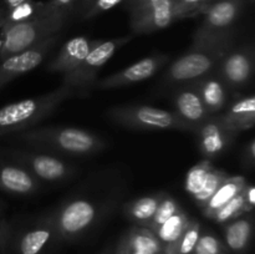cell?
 <instances>
[{
  "label": "cell",
  "mask_w": 255,
  "mask_h": 254,
  "mask_svg": "<svg viewBox=\"0 0 255 254\" xmlns=\"http://www.w3.org/2000/svg\"><path fill=\"white\" fill-rule=\"evenodd\" d=\"M227 177H228L227 173H224L221 169H216L213 167V168L211 169V172H209L208 177H207L206 182H204L203 187H202V189L199 191V193L193 197L194 201H196L199 206L203 207L204 204L208 202V199L213 196L214 192L218 189V187L223 183V181Z\"/></svg>",
  "instance_id": "31"
},
{
  "label": "cell",
  "mask_w": 255,
  "mask_h": 254,
  "mask_svg": "<svg viewBox=\"0 0 255 254\" xmlns=\"http://www.w3.org/2000/svg\"><path fill=\"white\" fill-rule=\"evenodd\" d=\"M74 1L75 0H50V2L54 4L55 6L61 7V9H65V10H67V7H69Z\"/></svg>",
  "instance_id": "39"
},
{
  "label": "cell",
  "mask_w": 255,
  "mask_h": 254,
  "mask_svg": "<svg viewBox=\"0 0 255 254\" xmlns=\"http://www.w3.org/2000/svg\"><path fill=\"white\" fill-rule=\"evenodd\" d=\"M162 197H163V193H156L134 199L125 207V214L127 218L136 222L139 226L147 227V224L153 217Z\"/></svg>",
  "instance_id": "23"
},
{
  "label": "cell",
  "mask_w": 255,
  "mask_h": 254,
  "mask_svg": "<svg viewBox=\"0 0 255 254\" xmlns=\"http://www.w3.org/2000/svg\"><path fill=\"white\" fill-rule=\"evenodd\" d=\"M44 6L45 2H35L31 1V0L22 2L17 6L9 9L6 17L4 19V24H15V22L26 21V20L31 19L35 15L39 14Z\"/></svg>",
  "instance_id": "29"
},
{
  "label": "cell",
  "mask_w": 255,
  "mask_h": 254,
  "mask_svg": "<svg viewBox=\"0 0 255 254\" xmlns=\"http://www.w3.org/2000/svg\"><path fill=\"white\" fill-rule=\"evenodd\" d=\"M59 40V35L49 37L40 44L21 52L0 60V89L16 77L39 66Z\"/></svg>",
  "instance_id": "9"
},
{
  "label": "cell",
  "mask_w": 255,
  "mask_h": 254,
  "mask_svg": "<svg viewBox=\"0 0 255 254\" xmlns=\"http://www.w3.org/2000/svg\"><path fill=\"white\" fill-rule=\"evenodd\" d=\"M201 136V151L206 157H216L224 151L236 133L227 127L222 116L209 117L198 129Z\"/></svg>",
  "instance_id": "15"
},
{
  "label": "cell",
  "mask_w": 255,
  "mask_h": 254,
  "mask_svg": "<svg viewBox=\"0 0 255 254\" xmlns=\"http://www.w3.org/2000/svg\"><path fill=\"white\" fill-rule=\"evenodd\" d=\"M167 60H168L167 55H152V56L144 57L127 69L104 77L95 84V87L101 90H110L144 81L153 76L166 64Z\"/></svg>",
  "instance_id": "12"
},
{
  "label": "cell",
  "mask_w": 255,
  "mask_h": 254,
  "mask_svg": "<svg viewBox=\"0 0 255 254\" xmlns=\"http://www.w3.org/2000/svg\"><path fill=\"white\" fill-rule=\"evenodd\" d=\"M115 254H129V247H128V242H127L126 236L122 237L121 241L119 242Z\"/></svg>",
  "instance_id": "38"
},
{
  "label": "cell",
  "mask_w": 255,
  "mask_h": 254,
  "mask_svg": "<svg viewBox=\"0 0 255 254\" xmlns=\"http://www.w3.org/2000/svg\"><path fill=\"white\" fill-rule=\"evenodd\" d=\"M173 102L174 114L191 127L192 132H198L202 125L211 117L193 82L181 87L174 95Z\"/></svg>",
  "instance_id": "13"
},
{
  "label": "cell",
  "mask_w": 255,
  "mask_h": 254,
  "mask_svg": "<svg viewBox=\"0 0 255 254\" xmlns=\"http://www.w3.org/2000/svg\"><path fill=\"white\" fill-rule=\"evenodd\" d=\"M249 1H251V2H253V1H254V0H249Z\"/></svg>",
  "instance_id": "46"
},
{
  "label": "cell",
  "mask_w": 255,
  "mask_h": 254,
  "mask_svg": "<svg viewBox=\"0 0 255 254\" xmlns=\"http://www.w3.org/2000/svg\"><path fill=\"white\" fill-rule=\"evenodd\" d=\"M178 211L179 206L178 203H177L176 199L163 194L158 207H157L156 212H154L153 217H152V219L149 221V223L147 224V228H149L152 232H154L159 226H162L167 219L171 218V217L173 216V214H176Z\"/></svg>",
  "instance_id": "30"
},
{
  "label": "cell",
  "mask_w": 255,
  "mask_h": 254,
  "mask_svg": "<svg viewBox=\"0 0 255 254\" xmlns=\"http://www.w3.org/2000/svg\"><path fill=\"white\" fill-rule=\"evenodd\" d=\"M0 22H2V20H1V21H0Z\"/></svg>",
  "instance_id": "47"
},
{
  "label": "cell",
  "mask_w": 255,
  "mask_h": 254,
  "mask_svg": "<svg viewBox=\"0 0 255 254\" xmlns=\"http://www.w3.org/2000/svg\"><path fill=\"white\" fill-rule=\"evenodd\" d=\"M67 10L45 2L41 11L26 21L2 24L0 60L30 49L49 37L56 36L64 27Z\"/></svg>",
  "instance_id": "1"
},
{
  "label": "cell",
  "mask_w": 255,
  "mask_h": 254,
  "mask_svg": "<svg viewBox=\"0 0 255 254\" xmlns=\"http://www.w3.org/2000/svg\"><path fill=\"white\" fill-rule=\"evenodd\" d=\"M243 191H242L238 196L234 197L233 199H231L228 203L224 204L222 208H219L218 211L212 216L211 219L216 221L217 223L223 224L227 223V222H231L233 221V219L238 218V217H241L242 214H244L246 212L252 211L251 207L247 203Z\"/></svg>",
  "instance_id": "27"
},
{
  "label": "cell",
  "mask_w": 255,
  "mask_h": 254,
  "mask_svg": "<svg viewBox=\"0 0 255 254\" xmlns=\"http://www.w3.org/2000/svg\"><path fill=\"white\" fill-rule=\"evenodd\" d=\"M219 77L229 87H243L254 74V52L251 46L229 50L218 65Z\"/></svg>",
  "instance_id": "10"
},
{
  "label": "cell",
  "mask_w": 255,
  "mask_h": 254,
  "mask_svg": "<svg viewBox=\"0 0 255 254\" xmlns=\"http://www.w3.org/2000/svg\"><path fill=\"white\" fill-rule=\"evenodd\" d=\"M212 168H213V166L211 164V162L203 161L201 163L193 166L187 172L186 181H184V188H186V191L192 197L199 193V191L203 187L204 182H206L207 177H208Z\"/></svg>",
  "instance_id": "28"
},
{
  "label": "cell",
  "mask_w": 255,
  "mask_h": 254,
  "mask_svg": "<svg viewBox=\"0 0 255 254\" xmlns=\"http://www.w3.org/2000/svg\"><path fill=\"white\" fill-rule=\"evenodd\" d=\"M92 1H94V0H82V6H84L85 9H86V7L89 6V5L91 4Z\"/></svg>",
  "instance_id": "41"
},
{
  "label": "cell",
  "mask_w": 255,
  "mask_h": 254,
  "mask_svg": "<svg viewBox=\"0 0 255 254\" xmlns=\"http://www.w3.org/2000/svg\"><path fill=\"white\" fill-rule=\"evenodd\" d=\"M247 181L243 176H232L227 177L223 181V183L218 187L213 196L208 199L206 204L203 206V213L204 216L212 218L214 213L218 211L219 208L228 203L231 199L238 196L242 191L247 187Z\"/></svg>",
  "instance_id": "22"
},
{
  "label": "cell",
  "mask_w": 255,
  "mask_h": 254,
  "mask_svg": "<svg viewBox=\"0 0 255 254\" xmlns=\"http://www.w3.org/2000/svg\"><path fill=\"white\" fill-rule=\"evenodd\" d=\"M124 0H94L84 11V19H92L105 11H109L112 7L120 5Z\"/></svg>",
  "instance_id": "34"
},
{
  "label": "cell",
  "mask_w": 255,
  "mask_h": 254,
  "mask_svg": "<svg viewBox=\"0 0 255 254\" xmlns=\"http://www.w3.org/2000/svg\"><path fill=\"white\" fill-rule=\"evenodd\" d=\"M10 236H11V227L5 219L0 217V254L2 253V251L6 247Z\"/></svg>",
  "instance_id": "35"
},
{
  "label": "cell",
  "mask_w": 255,
  "mask_h": 254,
  "mask_svg": "<svg viewBox=\"0 0 255 254\" xmlns=\"http://www.w3.org/2000/svg\"><path fill=\"white\" fill-rule=\"evenodd\" d=\"M244 197H246V201L248 203V206L251 207V209H253L255 206V188L253 184H247V187L244 188Z\"/></svg>",
  "instance_id": "37"
},
{
  "label": "cell",
  "mask_w": 255,
  "mask_h": 254,
  "mask_svg": "<svg viewBox=\"0 0 255 254\" xmlns=\"http://www.w3.org/2000/svg\"><path fill=\"white\" fill-rule=\"evenodd\" d=\"M129 254H144V253H142V252H137V251H131V249H129Z\"/></svg>",
  "instance_id": "42"
},
{
  "label": "cell",
  "mask_w": 255,
  "mask_h": 254,
  "mask_svg": "<svg viewBox=\"0 0 255 254\" xmlns=\"http://www.w3.org/2000/svg\"><path fill=\"white\" fill-rule=\"evenodd\" d=\"M55 237H57L56 232L49 218L20 234L15 244V254H44Z\"/></svg>",
  "instance_id": "17"
},
{
  "label": "cell",
  "mask_w": 255,
  "mask_h": 254,
  "mask_svg": "<svg viewBox=\"0 0 255 254\" xmlns=\"http://www.w3.org/2000/svg\"><path fill=\"white\" fill-rule=\"evenodd\" d=\"M222 119L227 127L236 134L244 129L252 128L255 124V97L249 95L237 100Z\"/></svg>",
  "instance_id": "19"
},
{
  "label": "cell",
  "mask_w": 255,
  "mask_h": 254,
  "mask_svg": "<svg viewBox=\"0 0 255 254\" xmlns=\"http://www.w3.org/2000/svg\"><path fill=\"white\" fill-rule=\"evenodd\" d=\"M157 254H164V253H163V252H159V253H157Z\"/></svg>",
  "instance_id": "45"
},
{
  "label": "cell",
  "mask_w": 255,
  "mask_h": 254,
  "mask_svg": "<svg viewBox=\"0 0 255 254\" xmlns=\"http://www.w3.org/2000/svg\"><path fill=\"white\" fill-rule=\"evenodd\" d=\"M191 254H229V249L211 233L201 234Z\"/></svg>",
  "instance_id": "32"
},
{
  "label": "cell",
  "mask_w": 255,
  "mask_h": 254,
  "mask_svg": "<svg viewBox=\"0 0 255 254\" xmlns=\"http://www.w3.org/2000/svg\"><path fill=\"white\" fill-rule=\"evenodd\" d=\"M107 119L126 128L139 131H191L174 112L157 109L153 106L134 105V106H114L106 112Z\"/></svg>",
  "instance_id": "5"
},
{
  "label": "cell",
  "mask_w": 255,
  "mask_h": 254,
  "mask_svg": "<svg viewBox=\"0 0 255 254\" xmlns=\"http://www.w3.org/2000/svg\"><path fill=\"white\" fill-rule=\"evenodd\" d=\"M39 187V179L24 167L0 163V191L25 196L35 193Z\"/></svg>",
  "instance_id": "16"
},
{
  "label": "cell",
  "mask_w": 255,
  "mask_h": 254,
  "mask_svg": "<svg viewBox=\"0 0 255 254\" xmlns=\"http://www.w3.org/2000/svg\"><path fill=\"white\" fill-rule=\"evenodd\" d=\"M127 1H128V5H131V4H134V2L139 1V0H127Z\"/></svg>",
  "instance_id": "43"
},
{
  "label": "cell",
  "mask_w": 255,
  "mask_h": 254,
  "mask_svg": "<svg viewBox=\"0 0 255 254\" xmlns=\"http://www.w3.org/2000/svg\"><path fill=\"white\" fill-rule=\"evenodd\" d=\"M76 92L66 85L31 99L5 105L0 109V134L20 132L31 128L52 114L65 100Z\"/></svg>",
  "instance_id": "3"
},
{
  "label": "cell",
  "mask_w": 255,
  "mask_h": 254,
  "mask_svg": "<svg viewBox=\"0 0 255 254\" xmlns=\"http://www.w3.org/2000/svg\"><path fill=\"white\" fill-rule=\"evenodd\" d=\"M129 40L131 36H124L101 41L87 54V56L82 60L76 69L69 74L62 75V85H66L75 92L79 90L86 91L91 89L96 84L97 72L116 54L117 50L121 49Z\"/></svg>",
  "instance_id": "7"
},
{
  "label": "cell",
  "mask_w": 255,
  "mask_h": 254,
  "mask_svg": "<svg viewBox=\"0 0 255 254\" xmlns=\"http://www.w3.org/2000/svg\"><path fill=\"white\" fill-rule=\"evenodd\" d=\"M189 222L191 221H189V218L187 217V214L179 209L176 214H173L171 218L167 219L162 226H159L158 228L153 232V233L156 234L157 238H158V241L161 242L162 251L178 241L179 237H181L182 234H183V232L186 231Z\"/></svg>",
  "instance_id": "24"
},
{
  "label": "cell",
  "mask_w": 255,
  "mask_h": 254,
  "mask_svg": "<svg viewBox=\"0 0 255 254\" xmlns=\"http://www.w3.org/2000/svg\"><path fill=\"white\" fill-rule=\"evenodd\" d=\"M211 0H174V4L178 7L182 16H193L202 14L203 10L209 5Z\"/></svg>",
  "instance_id": "33"
},
{
  "label": "cell",
  "mask_w": 255,
  "mask_h": 254,
  "mask_svg": "<svg viewBox=\"0 0 255 254\" xmlns=\"http://www.w3.org/2000/svg\"><path fill=\"white\" fill-rule=\"evenodd\" d=\"M196 86L209 115L216 114L223 109L228 99V94L227 85L222 81L221 77L214 76L213 74L207 75L196 82Z\"/></svg>",
  "instance_id": "20"
},
{
  "label": "cell",
  "mask_w": 255,
  "mask_h": 254,
  "mask_svg": "<svg viewBox=\"0 0 255 254\" xmlns=\"http://www.w3.org/2000/svg\"><path fill=\"white\" fill-rule=\"evenodd\" d=\"M199 236H201V224L198 222L191 221L178 241L164 248L162 252L164 254H191Z\"/></svg>",
  "instance_id": "26"
},
{
  "label": "cell",
  "mask_w": 255,
  "mask_h": 254,
  "mask_svg": "<svg viewBox=\"0 0 255 254\" xmlns=\"http://www.w3.org/2000/svg\"><path fill=\"white\" fill-rule=\"evenodd\" d=\"M14 158L35 178L47 182L64 181L74 172V168L69 163L50 154L16 152Z\"/></svg>",
  "instance_id": "11"
},
{
  "label": "cell",
  "mask_w": 255,
  "mask_h": 254,
  "mask_svg": "<svg viewBox=\"0 0 255 254\" xmlns=\"http://www.w3.org/2000/svg\"><path fill=\"white\" fill-rule=\"evenodd\" d=\"M252 236H253V221L251 217L233 219L224 229L227 248L236 254H244L248 251Z\"/></svg>",
  "instance_id": "21"
},
{
  "label": "cell",
  "mask_w": 255,
  "mask_h": 254,
  "mask_svg": "<svg viewBox=\"0 0 255 254\" xmlns=\"http://www.w3.org/2000/svg\"><path fill=\"white\" fill-rule=\"evenodd\" d=\"M254 158H255V142L254 139H252V141L249 142L248 146L246 147V151H244V159H246V163H248L249 166H253Z\"/></svg>",
  "instance_id": "36"
},
{
  "label": "cell",
  "mask_w": 255,
  "mask_h": 254,
  "mask_svg": "<svg viewBox=\"0 0 255 254\" xmlns=\"http://www.w3.org/2000/svg\"><path fill=\"white\" fill-rule=\"evenodd\" d=\"M101 40H91L87 36H75L65 42L60 49L59 54L49 64L47 70L51 72H60L65 75L76 69L82 60L87 56Z\"/></svg>",
  "instance_id": "14"
},
{
  "label": "cell",
  "mask_w": 255,
  "mask_h": 254,
  "mask_svg": "<svg viewBox=\"0 0 255 254\" xmlns=\"http://www.w3.org/2000/svg\"><path fill=\"white\" fill-rule=\"evenodd\" d=\"M126 238L131 251L142 252L144 254H157L162 252L161 242L147 227H134L126 234Z\"/></svg>",
  "instance_id": "25"
},
{
  "label": "cell",
  "mask_w": 255,
  "mask_h": 254,
  "mask_svg": "<svg viewBox=\"0 0 255 254\" xmlns=\"http://www.w3.org/2000/svg\"><path fill=\"white\" fill-rule=\"evenodd\" d=\"M178 19H183V16L173 0L172 4L157 7L137 19L129 20V24L133 34H149L169 26Z\"/></svg>",
  "instance_id": "18"
},
{
  "label": "cell",
  "mask_w": 255,
  "mask_h": 254,
  "mask_svg": "<svg viewBox=\"0 0 255 254\" xmlns=\"http://www.w3.org/2000/svg\"><path fill=\"white\" fill-rule=\"evenodd\" d=\"M232 40L233 34L193 40L188 51L169 65L163 81L168 85H182L213 74L224 55L231 50Z\"/></svg>",
  "instance_id": "2"
},
{
  "label": "cell",
  "mask_w": 255,
  "mask_h": 254,
  "mask_svg": "<svg viewBox=\"0 0 255 254\" xmlns=\"http://www.w3.org/2000/svg\"><path fill=\"white\" fill-rule=\"evenodd\" d=\"M102 254H112V252L110 251V249H107V251H105L104 253H102Z\"/></svg>",
  "instance_id": "44"
},
{
  "label": "cell",
  "mask_w": 255,
  "mask_h": 254,
  "mask_svg": "<svg viewBox=\"0 0 255 254\" xmlns=\"http://www.w3.org/2000/svg\"><path fill=\"white\" fill-rule=\"evenodd\" d=\"M244 0H218L209 4L202 14L201 25L194 32L193 40L213 39L233 34V25L243 9Z\"/></svg>",
  "instance_id": "8"
},
{
  "label": "cell",
  "mask_w": 255,
  "mask_h": 254,
  "mask_svg": "<svg viewBox=\"0 0 255 254\" xmlns=\"http://www.w3.org/2000/svg\"><path fill=\"white\" fill-rule=\"evenodd\" d=\"M19 139L31 146L75 156H87L105 148L104 139L76 127H39L19 132Z\"/></svg>",
  "instance_id": "4"
},
{
  "label": "cell",
  "mask_w": 255,
  "mask_h": 254,
  "mask_svg": "<svg viewBox=\"0 0 255 254\" xmlns=\"http://www.w3.org/2000/svg\"><path fill=\"white\" fill-rule=\"evenodd\" d=\"M101 216L99 204L87 198L67 202L50 218L56 236L61 239H76L95 226Z\"/></svg>",
  "instance_id": "6"
},
{
  "label": "cell",
  "mask_w": 255,
  "mask_h": 254,
  "mask_svg": "<svg viewBox=\"0 0 255 254\" xmlns=\"http://www.w3.org/2000/svg\"><path fill=\"white\" fill-rule=\"evenodd\" d=\"M2 1L6 4V6L9 7V9H11V7L17 6V5L22 4V2L25 1H29V0H2Z\"/></svg>",
  "instance_id": "40"
}]
</instances>
